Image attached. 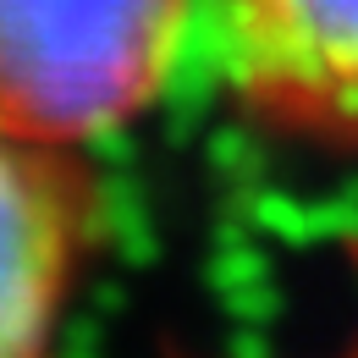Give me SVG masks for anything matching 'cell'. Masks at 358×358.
<instances>
[{
    "label": "cell",
    "mask_w": 358,
    "mask_h": 358,
    "mask_svg": "<svg viewBox=\"0 0 358 358\" xmlns=\"http://www.w3.org/2000/svg\"><path fill=\"white\" fill-rule=\"evenodd\" d=\"M99 237V187L72 149L0 133V358L39 353Z\"/></svg>",
    "instance_id": "3"
},
{
    "label": "cell",
    "mask_w": 358,
    "mask_h": 358,
    "mask_svg": "<svg viewBox=\"0 0 358 358\" xmlns=\"http://www.w3.org/2000/svg\"><path fill=\"white\" fill-rule=\"evenodd\" d=\"M237 99L292 138L358 149V0H210Z\"/></svg>",
    "instance_id": "2"
},
{
    "label": "cell",
    "mask_w": 358,
    "mask_h": 358,
    "mask_svg": "<svg viewBox=\"0 0 358 358\" xmlns=\"http://www.w3.org/2000/svg\"><path fill=\"white\" fill-rule=\"evenodd\" d=\"M193 0H0V133L72 149L166 89Z\"/></svg>",
    "instance_id": "1"
}]
</instances>
